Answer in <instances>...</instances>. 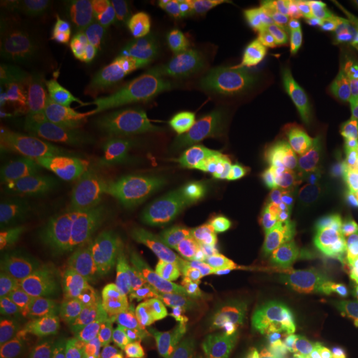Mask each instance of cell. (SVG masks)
<instances>
[{
  "label": "cell",
  "instance_id": "obj_19",
  "mask_svg": "<svg viewBox=\"0 0 358 358\" xmlns=\"http://www.w3.org/2000/svg\"><path fill=\"white\" fill-rule=\"evenodd\" d=\"M317 64L329 87L338 96L358 93V29L329 38Z\"/></svg>",
  "mask_w": 358,
  "mask_h": 358
},
{
  "label": "cell",
  "instance_id": "obj_12",
  "mask_svg": "<svg viewBox=\"0 0 358 358\" xmlns=\"http://www.w3.org/2000/svg\"><path fill=\"white\" fill-rule=\"evenodd\" d=\"M13 239L19 256L30 259L47 280L70 282L69 231L52 209H25L15 213Z\"/></svg>",
  "mask_w": 358,
  "mask_h": 358
},
{
  "label": "cell",
  "instance_id": "obj_6",
  "mask_svg": "<svg viewBox=\"0 0 358 358\" xmlns=\"http://www.w3.org/2000/svg\"><path fill=\"white\" fill-rule=\"evenodd\" d=\"M111 285L127 306L155 319L192 324L216 307L222 290L236 287V275L213 282L187 277L174 267L145 261L127 248L120 237Z\"/></svg>",
  "mask_w": 358,
  "mask_h": 358
},
{
  "label": "cell",
  "instance_id": "obj_9",
  "mask_svg": "<svg viewBox=\"0 0 358 358\" xmlns=\"http://www.w3.org/2000/svg\"><path fill=\"white\" fill-rule=\"evenodd\" d=\"M129 6L120 0H55V2H8L3 12L27 29L70 40L98 42L118 29Z\"/></svg>",
  "mask_w": 358,
  "mask_h": 358
},
{
  "label": "cell",
  "instance_id": "obj_18",
  "mask_svg": "<svg viewBox=\"0 0 358 358\" xmlns=\"http://www.w3.org/2000/svg\"><path fill=\"white\" fill-rule=\"evenodd\" d=\"M299 138L330 141L358 150V93L338 96L313 111L303 123Z\"/></svg>",
  "mask_w": 358,
  "mask_h": 358
},
{
  "label": "cell",
  "instance_id": "obj_7",
  "mask_svg": "<svg viewBox=\"0 0 358 358\" xmlns=\"http://www.w3.org/2000/svg\"><path fill=\"white\" fill-rule=\"evenodd\" d=\"M115 203L100 182H83L70 206V282L66 287L93 289L111 285L120 237Z\"/></svg>",
  "mask_w": 358,
  "mask_h": 358
},
{
  "label": "cell",
  "instance_id": "obj_11",
  "mask_svg": "<svg viewBox=\"0 0 358 358\" xmlns=\"http://www.w3.org/2000/svg\"><path fill=\"white\" fill-rule=\"evenodd\" d=\"M75 191L77 187L60 174L34 161L7 158L0 163L2 213L15 214L34 208L60 213L70 209Z\"/></svg>",
  "mask_w": 358,
  "mask_h": 358
},
{
  "label": "cell",
  "instance_id": "obj_13",
  "mask_svg": "<svg viewBox=\"0 0 358 358\" xmlns=\"http://www.w3.org/2000/svg\"><path fill=\"white\" fill-rule=\"evenodd\" d=\"M0 358H124L88 340L40 332L2 317Z\"/></svg>",
  "mask_w": 358,
  "mask_h": 358
},
{
  "label": "cell",
  "instance_id": "obj_20",
  "mask_svg": "<svg viewBox=\"0 0 358 358\" xmlns=\"http://www.w3.org/2000/svg\"><path fill=\"white\" fill-rule=\"evenodd\" d=\"M231 19L234 25L236 45L261 32L268 22L279 13L277 2L272 0H232L229 2Z\"/></svg>",
  "mask_w": 358,
  "mask_h": 358
},
{
  "label": "cell",
  "instance_id": "obj_17",
  "mask_svg": "<svg viewBox=\"0 0 358 358\" xmlns=\"http://www.w3.org/2000/svg\"><path fill=\"white\" fill-rule=\"evenodd\" d=\"M277 7L289 32V58L297 62L319 60L322 48L329 40L325 38L324 22L317 3L308 0H280Z\"/></svg>",
  "mask_w": 358,
  "mask_h": 358
},
{
  "label": "cell",
  "instance_id": "obj_3",
  "mask_svg": "<svg viewBox=\"0 0 358 358\" xmlns=\"http://www.w3.org/2000/svg\"><path fill=\"white\" fill-rule=\"evenodd\" d=\"M237 313L274 343L358 334V274L317 271L285 277L243 295Z\"/></svg>",
  "mask_w": 358,
  "mask_h": 358
},
{
  "label": "cell",
  "instance_id": "obj_4",
  "mask_svg": "<svg viewBox=\"0 0 358 358\" xmlns=\"http://www.w3.org/2000/svg\"><path fill=\"white\" fill-rule=\"evenodd\" d=\"M358 168V150L297 138L232 191L213 224V234L237 241L292 211L312 191Z\"/></svg>",
  "mask_w": 358,
  "mask_h": 358
},
{
  "label": "cell",
  "instance_id": "obj_16",
  "mask_svg": "<svg viewBox=\"0 0 358 358\" xmlns=\"http://www.w3.org/2000/svg\"><path fill=\"white\" fill-rule=\"evenodd\" d=\"M222 108L217 92L208 78H194L189 83L179 95L174 108V118L187 145L206 153L214 123Z\"/></svg>",
  "mask_w": 358,
  "mask_h": 358
},
{
  "label": "cell",
  "instance_id": "obj_10",
  "mask_svg": "<svg viewBox=\"0 0 358 358\" xmlns=\"http://www.w3.org/2000/svg\"><path fill=\"white\" fill-rule=\"evenodd\" d=\"M115 217L122 231L123 243L145 261L174 267L182 256L196 257L203 266H208L213 259L151 213L140 198L115 201Z\"/></svg>",
  "mask_w": 358,
  "mask_h": 358
},
{
  "label": "cell",
  "instance_id": "obj_14",
  "mask_svg": "<svg viewBox=\"0 0 358 358\" xmlns=\"http://www.w3.org/2000/svg\"><path fill=\"white\" fill-rule=\"evenodd\" d=\"M178 92V64L173 55L141 38V52L129 77V100L146 108H171Z\"/></svg>",
  "mask_w": 358,
  "mask_h": 358
},
{
  "label": "cell",
  "instance_id": "obj_1",
  "mask_svg": "<svg viewBox=\"0 0 358 358\" xmlns=\"http://www.w3.org/2000/svg\"><path fill=\"white\" fill-rule=\"evenodd\" d=\"M96 129L92 106L60 71L3 55L0 131L10 150L43 159H70Z\"/></svg>",
  "mask_w": 358,
  "mask_h": 358
},
{
  "label": "cell",
  "instance_id": "obj_22",
  "mask_svg": "<svg viewBox=\"0 0 358 358\" xmlns=\"http://www.w3.org/2000/svg\"><path fill=\"white\" fill-rule=\"evenodd\" d=\"M262 358H334V352L303 343H274Z\"/></svg>",
  "mask_w": 358,
  "mask_h": 358
},
{
  "label": "cell",
  "instance_id": "obj_2",
  "mask_svg": "<svg viewBox=\"0 0 358 358\" xmlns=\"http://www.w3.org/2000/svg\"><path fill=\"white\" fill-rule=\"evenodd\" d=\"M66 329L116 352L150 358H237L229 337L201 325L146 315L116 297L113 285L66 287L60 308Z\"/></svg>",
  "mask_w": 358,
  "mask_h": 358
},
{
  "label": "cell",
  "instance_id": "obj_5",
  "mask_svg": "<svg viewBox=\"0 0 358 358\" xmlns=\"http://www.w3.org/2000/svg\"><path fill=\"white\" fill-rule=\"evenodd\" d=\"M358 254V186L315 209L282 234L262 243L239 245L209 264L234 262L237 285L292 271L307 264Z\"/></svg>",
  "mask_w": 358,
  "mask_h": 358
},
{
  "label": "cell",
  "instance_id": "obj_15",
  "mask_svg": "<svg viewBox=\"0 0 358 358\" xmlns=\"http://www.w3.org/2000/svg\"><path fill=\"white\" fill-rule=\"evenodd\" d=\"M208 80L217 92L224 108L248 124L266 83V71L243 52L236 50Z\"/></svg>",
  "mask_w": 358,
  "mask_h": 358
},
{
  "label": "cell",
  "instance_id": "obj_8",
  "mask_svg": "<svg viewBox=\"0 0 358 358\" xmlns=\"http://www.w3.org/2000/svg\"><path fill=\"white\" fill-rule=\"evenodd\" d=\"M166 37L196 78H209L237 50L229 2L181 0L168 3Z\"/></svg>",
  "mask_w": 358,
  "mask_h": 358
},
{
  "label": "cell",
  "instance_id": "obj_21",
  "mask_svg": "<svg viewBox=\"0 0 358 358\" xmlns=\"http://www.w3.org/2000/svg\"><path fill=\"white\" fill-rule=\"evenodd\" d=\"M244 127L245 124L236 115L222 108L221 113L217 115L216 123H214L204 155L214 156V158H224V156L229 155L239 143Z\"/></svg>",
  "mask_w": 358,
  "mask_h": 358
}]
</instances>
